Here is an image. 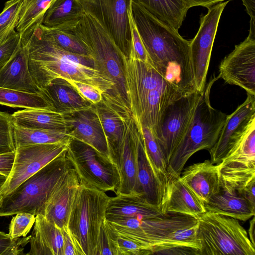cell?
<instances>
[{
	"label": "cell",
	"instance_id": "15",
	"mask_svg": "<svg viewBox=\"0 0 255 255\" xmlns=\"http://www.w3.org/2000/svg\"><path fill=\"white\" fill-rule=\"evenodd\" d=\"M230 0L218 3L208 8L201 15L200 26L190 40V51L196 90L202 92L205 86L212 50L223 10Z\"/></svg>",
	"mask_w": 255,
	"mask_h": 255
},
{
	"label": "cell",
	"instance_id": "25",
	"mask_svg": "<svg viewBox=\"0 0 255 255\" xmlns=\"http://www.w3.org/2000/svg\"><path fill=\"white\" fill-rule=\"evenodd\" d=\"M137 183L138 193L148 203L161 210L164 188L147 154L142 133L138 147Z\"/></svg>",
	"mask_w": 255,
	"mask_h": 255
},
{
	"label": "cell",
	"instance_id": "34",
	"mask_svg": "<svg viewBox=\"0 0 255 255\" xmlns=\"http://www.w3.org/2000/svg\"><path fill=\"white\" fill-rule=\"evenodd\" d=\"M54 0H22L16 31L20 36L41 24L46 11Z\"/></svg>",
	"mask_w": 255,
	"mask_h": 255
},
{
	"label": "cell",
	"instance_id": "55",
	"mask_svg": "<svg viewBox=\"0 0 255 255\" xmlns=\"http://www.w3.org/2000/svg\"><path fill=\"white\" fill-rule=\"evenodd\" d=\"M3 196L0 195V207L1 206L2 202Z\"/></svg>",
	"mask_w": 255,
	"mask_h": 255
},
{
	"label": "cell",
	"instance_id": "43",
	"mask_svg": "<svg viewBox=\"0 0 255 255\" xmlns=\"http://www.w3.org/2000/svg\"><path fill=\"white\" fill-rule=\"evenodd\" d=\"M30 236L21 239H11L8 235L0 231V255H23L24 246L29 243Z\"/></svg>",
	"mask_w": 255,
	"mask_h": 255
},
{
	"label": "cell",
	"instance_id": "29",
	"mask_svg": "<svg viewBox=\"0 0 255 255\" xmlns=\"http://www.w3.org/2000/svg\"><path fill=\"white\" fill-rule=\"evenodd\" d=\"M11 115L13 125L22 128L67 131L70 129L67 115L52 107L25 109Z\"/></svg>",
	"mask_w": 255,
	"mask_h": 255
},
{
	"label": "cell",
	"instance_id": "8",
	"mask_svg": "<svg viewBox=\"0 0 255 255\" xmlns=\"http://www.w3.org/2000/svg\"><path fill=\"white\" fill-rule=\"evenodd\" d=\"M198 255H255V247L239 220L210 211L197 219Z\"/></svg>",
	"mask_w": 255,
	"mask_h": 255
},
{
	"label": "cell",
	"instance_id": "32",
	"mask_svg": "<svg viewBox=\"0 0 255 255\" xmlns=\"http://www.w3.org/2000/svg\"><path fill=\"white\" fill-rule=\"evenodd\" d=\"M135 0L152 15L177 30L189 9L182 0Z\"/></svg>",
	"mask_w": 255,
	"mask_h": 255
},
{
	"label": "cell",
	"instance_id": "35",
	"mask_svg": "<svg viewBox=\"0 0 255 255\" xmlns=\"http://www.w3.org/2000/svg\"><path fill=\"white\" fill-rule=\"evenodd\" d=\"M0 105L25 109L51 107L40 93L0 87Z\"/></svg>",
	"mask_w": 255,
	"mask_h": 255
},
{
	"label": "cell",
	"instance_id": "10",
	"mask_svg": "<svg viewBox=\"0 0 255 255\" xmlns=\"http://www.w3.org/2000/svg\"><path fill=\"white\" fill-rule=\"evenodd\" d=\"M67 156L81 186L104 192L116 193L120 184V175L117 166L110 158L72 138L67 149Z\"/></svg>",
	"mask_w": 255,
	"mask_h": 255
},
{
	"label": "cell",
	"instance_id": "1",
	"mask_svg": "<svg viewBox=\"0 0 255 255\" xmlns=\"http://www.w3.org/2000/svg\"><path fill=\"white\" fill-rule=\"evenodd\" d=\"M133 19L150 64L182 95L196 91L190 51V40L178 30L131 0Z\"/></svg>",
	"mask_w": 255,
	"mask_h": 255
},
{
	"label": "cell",
	"instance_id": "23",
	"mask_svg": "<svg viewBox=\"0 0 255 255\" xmlns=\"http://www.w3.org/2000/svg\"><path fill=\"white\" fill-rule=\"evenodd\" d=\"M169 179L161 206L164 213L180 214L198 219L207 211L204 204L181 181L180 176Z\"/></svg>",
	"mask_w": 255,
	"mask_h": 255
},
{
	"label": "cell",
	"instance_id": "38",
	"mask_svg": "<svg viewBox=\"0 0 255 255\" xmlns=\"http://www.w3.org/2000/svg\"><path fill=\"white\" fill-rule=\"evenodd\" d=\"M117 237L105 219L100 228L94 255H119Z\"/></svg>",
	"mask_w": 255,
	"mask_h": 255
},
{
	"label": "cell",
	"instance_id": "30",
	"mask_svg": "<svg viewBox=\"0 0 255 255\" xmlns=\"http://www.w3.org/2000/svg\"><path fill=\"white\" fill-rule=\"evenodd\" d=\"M94 106L107 137L110 158L116 164L126 121L128 118L132 116L103 101L94 104Z\"/></svg>",
	"mask_w": 255,
	"mask_h": 255
},
{
	"label": "cell",
	"instance_id": "37",
	"mask_svg": "<svg viewBox=\"0 0 255 255\" xmlns=\"http://www.w3.org/2000/svg\"><path fill=\"white\" fill-rule=\"evenodd\" d=\"M39 28L44 38L62 49L71 53L92 56L90 50L73 31L48 28L42 24Z\"/></svg>",
	"mask_w": 255,
	"mask_h": 255
},
{
	"label": "cell",
	"instance_id": "16",
	"mask_svg": "<svg viewBox=\"0 0 255 255\" xmlns=\"http://www.w3.org/2000/svg\"><path fill=\"white\" fill-rule=\"evenodd\" d=\"M219 78L255 96V36L248 35L221 62Z\"/></svg>",
	"mask_w": 255,
	"mask_h": 255
},
{
	"label": "cell",
	"instance_id": "44",
	"mask_svg": "<svg viewBox=\"0 0 255 255\" xmlns=\"http://www.w3.org/2000/svg\"><path fill=\"white\" fill-rule=\"evenodd\" d=\"M117 241L119 255H150L148 247L133 240L118 235Z\"/></svg>",
	"mask_w": 255,
	"mask_h": 255
},
{
	"label": "cell",
	"instance_id": "21",
	"mask_svg": "<svg viewBox=\"0 0 255 255\" xmlns=\"http://www.w3.org/2000/svg\"><path fill=\"white\" fill-rule=\"evenodd\" d=\"M167 214L148 203L139 194H119L110 198L106 210V220L157 218L165 217Z\"/></svg>",
	"mask_w": 255,
	"mask_h": 255
},
{
	"label": "cell",
	"instance_id": "33",
	"mask_svg": "<svg viewBox=\"0 0 255 255\" xmlns=\"http://www.w3.org/2000/svg\"><path fill=\"white\" fill-rule=\"evenodd\" d=\"M13 138L15 148L33 144L61 142L71 138L68 131L64 130L29 128L14 125Z\"/></svg>",
	"mask_w": 255,
	"mask_h": 255
},
{
	"label": "cell",
	"instance_id": "52",
	"mask_svg": "<svg viewBox=\"0 0 255 255\" xmlns=\"http://www.w3.org/2000/svg\"><path fill=\"white\" fill-rule=\"evenodd\" d=\"M255 219L254 216L253 219L250 221V227L248 230V236L252 242V244L255 247Z\"/></svg>",
	"mask_w": 255,
	"mask_h": 255
},
{
	"label": "cell",
	"instance_id": "11",
	"mask_svg": "<svg viewBox=\"0 0 255 255\" xmlns=\"http://www.w3.org/2000/svg\"><path fill=\"white\" fill-rule=\"evenodd\" d=\"M218 165L222 182L240 185L255 178V115L232 135Z\"/></svg>",
	"mask_w": 255,
	"mask_h": 255
},
{
	"label": "cell",
	"instance_id": "48",
	"mask_svg": "<svg viewBox=\"0 0 255 255\" xmlns=\"http://www.w3.org/2000/svg\"><path fill=\"white\" fill-rule=\"evenodd\" d=\"M15 151L0 154V174L7 177L12 169Z\"/></svg>",
	"mask_w": 255,
	"mask_h": 255
},
{
	"label": "cell",
	"instance_id": "51",
	"mask_svg": "<svg viewBox=\"0 0 255 255\" xmlns=\"http://www.w3.org/2000/svg\"><path fill=\"white\" fill-rule=\"evenodd\" d=\"M190 8L193 6H201L209 8L218 3L221 2L224 0H182Z\"/></svg>",
	"mask_w": 255,
	"mask_h": 255
},
{
	"label": "cell",
	"instance_id": "53",
	"mask_svg": "<svg viewBox=\"0 0 255 255\" xmlns=\"http://www.w3.org/2000/svg\"><path fill=\"white\" fill-rule=\"evenodd\" d=\"M10 33L0 32V44L6 40Z\"/></svg>",
	"mask_w": 255,
	"mask_h": 255
},
{
	"label": "cell",
	"instance_id": "54",
	"mask_svg": "<svg viewBox=\"0 0 255 255\" xmlns=\"http://www.w3.org/2000/svg\"><path fill=\"white\" fill-rule=\"evenodd\" d=\"M7 177L4 175L0 174V189L5 182Z\"/></svg>",
	"mask_w": 255,
	"mask_h": 255
},
{
	"label": "cell",
	"instance_id": "7",
	"mask_svg": "<svg viewBox=\"0 0 255 255\" xmlns=\"http://www.w3.org/2000/svg\"><path fill=\"white\" fill-rule=\"evenodd\" d=\"M72 168L66 150L3 197L0 217L19 213L44 216L51 194Z\"/></svg>",
	"mask_w": 255,
	"mask_h": 255
},
{
	"label": "cell",
	"instance_id": "36",
	"mask_svg": "<svg viewBox=\"0 0 255 255\" xmlns=\"http://www.w3.org/2000/svg\"><path fill=\"white\" fill-rule=\"evenodd\" d=\"M140 129L147 154L162 184L164 195L169 180L167 171V163L157 140L152 130L146 127H141Z\"/></svg>",
	"mask_w": 255,
	"mask_h": 255
},
{
	"label": "cell",
	"instance_id": "26",
	"mask_svg": "<svg viewBox=\"0 0 255 255\" xmlns=\"http://www.w3.org/2000/svg\"><path fill=\"white\" fill-rule=\"evenodd\" d=\"M29 243L27 255H63L62 229L43 215L36 216Z\"/></svg>",
	"mask_w": 255,
	"mask_h": 255
},
{
	"label": "cell",
	"instance_id": "49",
	"mask_svg": "<svg viewBox=\"0 0 255 255\" xmlns=\"http://www.w3.org/2000/svg\"><path fill=\"white\" fill-rule=\"evenodd\" d=\"M251 17L249 35L255 36V0H242Z\"/></svg>",
	"mask_w": 255,
	"mask_h": 255
},
{
	"label": "cell",
	"instance_id": "45",
	"mask_svg": "<svg viewBox=\"0 0 255 255\" xmlns=\"http://www.w3.org/2000/svg\"><path fill=\"white\" fill-rule=\"evenodd\" d=\"M21 43L19 34L15 30L0 44V70L7 63Z\"/></svg>",
	"mask_w": 255,
	"mask_h": 255
},
{
	"label": "cell",
	"instance_id": "50",
	"mask_svg": "<svg viewBox=\"0 0 255 255\" xmlns=\"http://www.w3.org/2000/svg\"><path fill=\"white\" fill-rule=\"evenodd\" d=\"M255 180L246 185L239 193L255 209Z\"/></svg>",
	"mask_w": 255,
	"mask_h": 255
},
{
	"label": "cell",
	"instance_id": "28",
	"mask_svg": "<svg viewBox=\"0 0 255 255\" xmlns=\"http://www.w3.org/2000/svg\"><path fill=\"white\" fill-rule=\"evenodd\" d=\"M204 206L207 211L242 221H247L255 214V209L237 190L222 186Z\"/></svg>",
	"mask_w": 255,
	"mask_h": 255
},
{
	"label": "cell",
	"instance_id": "47",
	"mask_svg": "<svg viewBox=\"0 0 255 255\" xmlns=\"http://www.w3.org/2000/svg\"><path fill=\"white\" fill-rule=\"evenodd\" d=\"M63 237V255H84L67 226L62 229Z\"/></svg>",
	"mask_w": 255,
	"mask_h": 255
},
{
	"label": "cell",
	"instance_id": "27",
	"mask_svg": "<svg viewBox=\"0 0 255 255\" xmlns=\"http://www.w3.org/2000/svg\"><path fill=\"white\" fill-rule=\"evenodd\" d=\"M254 115H255V96L247 94L245 102L231 114L227 115L217 142L208 150L210 160L213 163L221 162L227 152L232 135Z\"/></svg>",
	"mask_w": 255,
	"mask_h": 255
},
{
	"label": "cell",
	"instance_id": "3",
	"mask_svg": "<svg viewBox=\"0 0 255 255\" xmlns=\"http://www.w3.org/2000/svg\"><path fill=\"white\" fill-rule=\"evenodd\" d=\"M123 61L132 119L139 128L147 127L156 136L168 106L183 95L150 63L124 55Z\"/></svg>",
	"mask_w": 255,
	"mask_h": 255
},
{
	"label": "cell",
	"instance_id": "24",
	"mask_svg": "<svg viewBox=\"0 0 255 255\" xmlns=\"http://www.w3.org/2000/svg\"><path fill=\"white\" fill-rule=\"evenodd\" d=\"M40 93L52 108L65 114L87 109L94 105L63 78L52 80Z\"/></svg>",
	"mask_w": 255,
	"mask_h": 255
},
{
	"label": "cell",
	"instance_id": "12",
	"mask_svg": "<svg viewBox=\"0 0 255 255\" xmlns=\"http://www.w3.org/2000/svg\"><path fill=\"white\" fill-rule=\"evenodd\" d=\"M202 92L196 91L180 97L165 112L155 137L167 165L190 126Z\"/></svg>",
	"mask_w": 255,
	"mask_h": 255
},
{
	"label": "cell",
	"instance_id": "46",
	"mask_svg": "<svg viewBox=\"0 0 255 255\" xmlns=\"http://www.w3.org/2000/svg\"><path fill=\"white\" fill-rule=\"evenodd\" d=\"M78 92L93 104L101 102L103 100V92L100 89L83 82L66 79Z\"/></svg>",
	"mask_w": 255,
	"mask_h": 255
},
{
	"label": "cell",
	"instance_id": "20",
	"mask_svg": "<svg viewBox=\"0 0 255 255\" xmlns=\"http://www.w3.org/2000/svg\"><path fill=\"white\" fill-rule=\"evenodd\" d=\"M80 185L77 174L73 167L57 185L47 202L44 216L61 229L67 225Z\"/></svg>",
	"mask_w": 255,
	"mask_h": 255
},
{
	"label": "cell",
	"instance_id": "5",
	"mask_svg": "<svg viewBox=\"0 0 255 255\" xmlns=\"http://www.w3.org/2000/svg\"><path fill=\"white\" fill-rule=\"evenodd\" d=\"M73 32L90 50L94 69L114 84L112 104L131 114L125 84L123 54L112 38L93 16L87 13Z\"/></svg>",
	"mask_w": 255,
	"mask_h": 255
},
{
	"label": "cell",
	"instance_id": "13",
	"mask_svg": "<svg viewBox=\"0 0 255 255\" xmlns=\"http://www.w3.org/2000/svg\"><path fill=\"white\" fill-rule=\"evenodd\" d=\"M71 139L61 142L16 147L11 172L0 189V195L4 197L10 194L28 178L66 151Z\"/></svg>",
	"mask_w": 255,
	"mask_h": 255
},
{
	"label": "cell",
	"instance_id": "14",
	"mask_svg": "<svg viewBox=\"0 0 255 255\" xmlns=\"http://www.w3.org/2000/svg\"><path fill=\"white\" fill-rule=\"evenodd\" d=\"M79 1L85 12L100 23L123 55L128 57L131 49V32L128 9L131 0Z\"/></svg>",
	"mask_w": 255,
	"mask_h": 255
},
{
	"label": "cell",
	"instance_id": "9",
	"mask_svg": "<svg viewBox=\"0 0 255 255\" xmlns=\"http://www.w3.org/2000/svg\"><path fill=\"white\" fill-rule=\"evenodd\" d=\"M110 198L106 192L81 185L77 191L67 227L84 255H94L100 228L106 219Z\"/></svg>",
	"mask_w": 255,
	"mask_h": 255
},
{
	"label": "cell",
	"instance_id": "17",
	"mask_svg": "<svg viewBox=\"0 0 255 255\" xmlns=\"http://www.w3.org/2000/svg\"><path fill=\"white\" fill-rule=\"evenodd\" d=\"M141 134V130L132 117L128 118L116 162L120 175V184L116 195L139 194L137 183V153Z\"/></svg>",
	"mask_w": 255,
	"mask_h": 255
},
{
	"label": "cell",
	"instance_id": "41",
	"mask_svg": "<svg viewBox=\"0 0 255 255\" xmlns=\"http://www.w3.org/2000/svg\"><path fill=\"white\" fill-rule=\"evenodd\" d=\"M36 216L28 213H19L13 217L9 226L8 236L11 239L25 237L34 225Z\"/></svg>",
	"mask_w": 255,
	"mask_h": 255
},
{
	"label": "cell",
	"instance_id": "22",
	"mask_svg": "<svg viewBox=\"0 0 255 255\" xmlns=\"http://www.w3.org/2000/svg\"><path fill=\"white\" fill-rule=\"evenodd\" d=\"M0 87L29 93L40 92L29 70L27 45L21 39L17 50L0 70Z\"/></svg>",
	"mask_w": 255,
	"mask_h": 255
},
{
	"label": "cell",
	"instance_id": "31",
	"mask_svg": "<svg viewBox=\"0 0 255 255\" xmlns=\"http://www.w3.org/2000/svg\"><path fill=\"white\" fill-rule=\"evenodd\" d=\"M85 13L79 0H54L46 11L41 24L48 28L72 31Z\"/></svg>",
	"mask_w": 255,
	"mask_h": 255
},
{
	"label": "cell",
	"instance_id": "19",
	"mask_svg": "<svg viewBox=\"0 0 255 255\" xmlns=\"http://www.w3.org/2000/svg\"><path fill=\"white\" fill-rule=\"evenodd\" d=\"M180 179L204 204L218 192L221 187L219 166L210 160L190 165L181 172Z\"/></svg>",
	"mask_w": 255,
	"mask_h": 255
},
{
	"label": "cell",
	"instance_id": "6",
	"mask_svg": "<svg viewBox=\"0 0 255 255\" xmlns=\"http://www.w3.org/2000/svg\"><path fill=\"white\" fill-rule=\"evenodd\" d=\"M218 79L214 77L205 84L190 126L168 162V177L179 176L193 154L201 150H210L217 142L227 116L213 108L210 103L211 89Z\"/></svg>",
	"mask_w": 255,
	"mask_h": 255
},
{
	"label": "cell",
	"instance_id": "39",
	"mask_svg": "<svg viewBox=\"0 0 255 255\" xmlns=\"http://www.w3.org/2000/svg\"><path fill=\"white\" fill-rule=\"evenodd\" d=\"M22 0H9L0 13V32L10 33L17 25Z\"/></svg>",
	"mask_w": 255,
	"mask_h": 255
},
{
	"label": "cell",
	"instance_id": "4",
	"mask_svg": "<svg viewBox=\"0 0 255 255\" xmlns=\"http://www.w3.org/2000/svg\"><path fill=\"white\" fill-rule=\"evenodd\" d=\"M107 221L118 235L148 247L150 255H190L197 251L190 227L197 225V219L190 216L168 214L163 218Z\"/></svg>",
	"mask_w": 255,
	"mask_h": 255
},
{
	"label": "cell",
	"instance_id": "18",
	"mask_svg": "<svg viewBox=\"0 0 255 255\" xmlns=\"http://www.w3.org/2000/svg\"><path fill=\"white\" fill-rule=\"evenodd\" d=\"M69 136L83 142L109 158L108 141L94 105L91 108L66 114Z\"/></svg>",
	"mask_w": 255,
	"mask_h": 255
},
{
	"label": "cell",
	"instance_id": "2",
	"mask_svg": "<svg viewBox=\"0 0 255 255\" xmlns=\"http://www.w3.org/2000/svg\"><path fill=\"white\" fill-rule=\"evenodd\" d=\"M20 37L27 45L30 73L40 90L52 80L63 78L92 85L103 92V100L113 101L114 84L94 69L92 56L62 49L44 38L39 26Z\"/></svg>",
	"mask_w": 255,
	"mask_h": 255
},
{
	"label": "cell",
	"instance_id": "42",
	"mask_svg": "<svg viewBox=\"0 0 255 255\" xmlns=\"http://www.w3.org/2000/svg\"><path fill=\"white\" fill-rule=\"evenodd\" d=\"M128 12L131 32V49L128 57L150 63L147 52L133 19L130 5L128 9Z\"/></svg>",
	"mask_w": 255,
	"mask_h": 255
},
{
	"label": "cell",
	"instance_id": "40",
	"mask_svg": "<svg viewBox=\"0 0 255 255\" xmlns=\"http://www.w3.org/2000/svg\"><path fill=\"white\" fill-rule=\"evenodd\" d=\"M11 115L0 111V154L15 151Z\"/></svg>",
	"mask_w": 255,
	"mask_h": 255
}]
</instances>
